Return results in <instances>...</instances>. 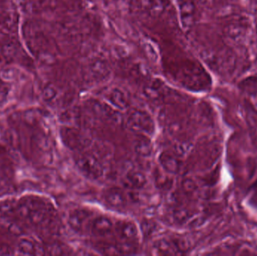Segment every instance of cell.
Listing matches in <instances>:
<instances>
[{"instance_id":"22","label":"cell","mask_w":257,"mask_h":256,"mask_svg":"<svg viewBox=\"0 0 257 256\" xmlns=\"http://www.w3.org/2000/svg\"><path fill=\"white\" fill-rule=\"evenodd\" d=\"M189 145L186 143H178L175 144V148H174V153H176L178 156H183L187 153L188 150Z\"/></svg>"},{"instance_id":"6","label":"cell","mask_w":257,"mask_h":256,"mask_svg":"<svg viewBox=\"0 0 257 256\" xmlns=\"http://www.w3.org/2000/svg\"><path fill=\"white\" fill-rule=\"evenodd\" d=\"M248 33V23L244 18L232 20L224 28L225 36L236 44L242 43Z\"/></svg>"},{"instance_id":"5","label":"cell","mask_w":257,"mask_h":256,"mask_svg":"<svg viewBox=\"0 0 257 256\" xmlns=\"http://www.w3.org/2000/svg\"><path fill=\"white\" fill-rule=\"evenodd\" d=\"M115 222L108 216L99 215L92 218L88 225L90 234L98 238H105L113 235Z\"/></svg>"},{"instance_id":"20","label":"cell","mask_w":257,"mask_h":256,"mask_svg":"<svg viewBox=\"0 0 257 256\" xmlns=\"http://www.w3.org/2000/svg\"><path fill=\"white\" fill-rule=\"evenodd\" d=\"M134 1L136 7L144 11L151 10L156 4V0H134Z\"/></svg>"},{"instance_id":"11","label":"cell","mask_w":257,"mask_h":256,"mask_svg":"<svg viewBox=\"0 0 257 256\" xmlns=\"http://www.w3.org/2000/svg\"><path fill=\"white\" fill-rule=\"evenodd\" d=\"M159 164L163 171L169 174H178L181 167V159L176 153L172 151H163L158 158Z\"/></svg>"},{"instance_id":"12","label":"cell","mask_w":257,"mask_h":256,"mask_svg":"<svg viewBox=\"0 0 257 256\" xmlns=\"http://www.w3.org/2000/svg\"><path fill=\"white\" fill-rule=\"evenodd\" d=\"M105 202L114 208H123L128 203L127 195L123 189L111 187L105 189L103 194Z\"/></svg>"},{"instance_id":"26","label":"cell","mask_w":257,"mask_h":256,"mask_svg":"<svg viewBox=\"0 0 257 256\" xmlns=\"http://www.w3.org/2000/svg\"><path fill=\"white\" fill-rule=\"evenodd\" d=\"M256 33H257V26H256Z\"/></svg>"},{"instance_id":"2","label":"cell","mask_w":257,"mask_h":256,"mask_svg":"<svg viewBox=\"0 0 257 256\" xmlns=\"http://www.w3.org/2000/svg\"><path fill=\"white\" fill-rule=\"evenodd\" d=\"M75 163L79 171L89 178L98 180L103 176V165L96 155L78 152L75 156Z\"/></svg>"},{"instance_id":"4","label":"cell","mask_w":257,"mask_h":256,"mask_svg":"<svg viewBox=\"0 0 257 256\" xmlns=\"http://www.w3.org/2000/svg\"><path fill=\"white\" fill-rule=\"evenodd\" d=\"M114 234L119 242L136 245L140 237V231L136 222L124 219L115 222Z\"/></svg>"},{"instance_id":"13","label":"cell","mask_w":257,"mask_h":256,"mask_svg":"<svg viewBox=\"0 0 257 256\" xmlns=\"http://www.w3.org/2000/svg\"><path fill=\"white\" fill-rule=\"evenodd\" d=\"M107 102L117 111H124L128 107V98L121 89L114 88L108 90L105 95Z\"/></svg>"},{"instance_id":"10","label":"cell","mask_w":257,"mask_h":256,"mask_svg":"<svg viewBox=\"0 0 257 256\" xmlns=\"http://www.w3.org/2000/svg\"><path fill=\"white\" fill-rule=\"evenodd\" d=\"M88 74L91 81L101 82L109 75V69L106 61L102 58H93L88 65Z\"/></svg>"},{"instance_id":"16","label":"cell","mask_w":257,"mask_h":256,"mask_svg":"<svg viewBox=\"0 0 257 256\" xmlns=\"http://www.w3.org/2000/svg\"><path fill=\"white\" fill-rule=\"evenodd\" d=\"M154 249L157 255H174L180 254V251L177 243L169 239L163 238L157 240L154 243Z\"/></svg>"},{"instance_id":"21","label":"cell","mask_w":257,"mask_h":256,"mask_svg":"<svg viewBox=\"0 0 257 256\" xmlns=\"http://www.w3.org/2000/svg\"><path fill=\"white\" fill-rule=\"evenodd\" d=\"M33 244L29 240H22L19 244V250L23 254H32L33 251Z\"/></svg>"},{"instance_id":"9","label":"cell","mask_w":257,"mask_h":256,"mask_svg":"<svg viewBox=\"0 0 257 256\" xmlns=\"http://www.w3.org/2000/svg\"><path fill=\"white\" fill-rule=\"evenodd\" d=\"M90 108L94 115L105 121L117 123L120 120V114L117 113V110L113 108L108 102L94 101L90 104Z\"/></svg>"},{"instance_id":"24","label":"cell","mask_w":257,"mask_h":256,"mask_svg":"<svg viewBox=\"0 0 257 256\" xmlns=\"http://www.w3.org/2000/svg\"><path fill=\"white\" fill-rule=\"evenodd\" d=\"M194 183L190 179H187V180H184L182 183L183 189L186 192H191L194 189Z\"/></svg>"},{"instance_id":"1","label":"cell","mask_w":257,"mask_h":256,"mask_svg":"<svg viewBox=\"0 0 257 256\" xmlns=\"http://www.w3.org/2000/svg\"><path fill=\"white\" fill-rule=\"evenodd\" d=\"M126 123L130 130L138 134L150 136L155 131V123L151 114L142 109L130 110L126 116Z\"/></svg>"},{"instance_id":"7","label":"cell","mask_w":257,"mask_h":256,"mask_svg":"<svg viewBox=\"0 0 257 256\" xmlns=\"http://www.w3.org/2000/svg\"><path fill=\"white\" fill-rule=\"evenodd\" d=\"M91 216V213L87 209H74L68 216V223L75 232H83L86 228H88Z\"/></svg>"},{"instance_id":"15","label":"cell","mask_w":257,"mask_h":256,"mask_svg":"<svg viewBox=\"0 0 257 256\" xmlns=\"http://www.w3.org/2000/svg\"><path fill=\"white\" fill-rule=\"evenodd\" d=\"M135 152L141 157L148 158L154 152V145L149 136L139 134L135 141Z\"/></svg>"},{"instance_id":"19","label":"cell","mask_w":257,"mask_h":256,"mask_svg":"<svg viewBox=\"0 0 257 256\" xmlns=\"http://www.w3.org/2000/svg\"><path fill=\"white\" fill-rule=\"evenodd\" d=\"M167 172L165 171V174H160L157 173V176H156V183H157L158 187L160 188H166L168 186H170L171 180L169 178V176L167 175Z\"/></svg>"},{"instance_id":"23","label":"cell","mask_w":257,"mask_h":256,"mask_svg":"<svg viewBox=\"0 0 257 256\" xmlns=\"http://www.w3.org/2000/svg\"><path fill=\"white\" fill-rule=\"evenodd\" d=\"M201 4L207 9H214L224 3L225 0H199Z\"/></svg>"},{"instance_id":"8","label":"cell","mask_w":257,"mask_h":256,"mask_svg":"<svg viewBox=\"0 0 257 256\" xmlns=\"http://www.w3.org/2000/svg\"><path fill=\"white\" fill-rule=\"evenodd\" d=\"M178 6L181 24L185 28L191 27L197 15L196 0H178Z\"/></svg>"},{"instance_id":"3","label":"cell","mask_w":257,"mask_h":256,"mask_svg":"<svg viewBox=\"0 0 257 256\" xmlns=\"http://www.w3.org/2000/svg\"><path fill=\"white\" fill-rule=\"evenodd\" d=\"M61 138L66 147L75 152L84 151L90 144V141L79 129L66 127L61 130Z\"/></svg>"},{"instance_id":"18","label":"cell","mask_w":257,"mask_h":256,"mask_svg":"<svg viewBox=\"0 0 257 256\" xmlns=\"http://www.w3.org/2000/svg\"><path fill=\"white\" fill-rule=\"evenodd\" d=\"M189 217V213L186 209L177 208L173 212V219L176 223H184Z\"/></svg>"},{"instance_id":"17","label":"cell","mask_w":257,"mask_h":256,"mask_svg":"<svg viewBox=\"0 0 257 256\" xmlns=\"http://www.w3.org/2000/svg\"><path fill=\"white\" fill-rule=\"evenodd\" d=\"M164 90L161 83L154 81L151 83L144 89V94L152 101H158L163 96Z\"/></svg>"},{"instance_id":"14","label":"cell","mask_w":257,"mask_h":256,"mask_svg":"<svg viewBox=\"0 0 257 256\" xmlns=\"http://www.w3.org/2000/svg\"><path fill=\"white\" fill-rule=\"evenodd\" d=\"M148 183L146 175L140 171H128L123 179V186L132 190L143 189Z\"/></svg>"},{"instance_id":"25","label":"cell","mask_w":257,"mask_h":256,"mask_svg":"<svg viewBox=\"0 0 257 256\" xmlns=\"http://www.w3.org/2000/svg\"><path fill=\"white\" fill-rule=\"evenodd\" d=\"M256 187H257V182H256Z\"/></svg>"}]
</instances>
